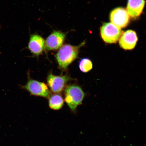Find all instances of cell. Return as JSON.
<instances>
[{"mask_svg":"<svg viewBox=\"0 0 146 146\" xmlns=\"http://www.w3.org/2000/svg\"><path fill=\"white\" fill-rule=\"evenodd\" d=\"M85 41L78 46L66 44L60 47L56 58L60 68L65 69L78 57L80 48L85 44Z\"/></svg>","mask_w":146,"mask_h":146,"instance_id":"cell-1","label":"cell"},{"mask_svg":"<svg viewBox=\"0 0 146 146\" xmlns=\"http://www.w3.org/2000/svg\"><path fill=\"white\" fill-rule=\"evenodd\" d=\"M65 95L66 103L71 110L74 111L78 106L81 104L85 94L80 87L71 85L66 88Z\"/></svg>","mask_w":146,"mask_h":146,"instance_id":"cell-2","label":"cell"},{"mask_svg":"<svg viewBox=\"0 0 146 146\" xmlns=\"http://www.w3.org/2000/svg\"><path fill=\"white\" fill-rule=\"evenodd\" d=\"M122 34L121 29L112 23H105L100 28L102 39L107 43L117 42Z\"/></svg>","mask_w":146,"mask_h":146,"instance_id":"cell-3","label":"cell"},{"mask_svg":"<svg viewBox=\"0 0 146 146\" xmlns=\"http://www.w3.org/2000/svg\"><path fill=\"white\" fill-rule=\"evenodd\" d=\"M21 88L28 91L32 95L48 98L50 92L47 85L44 83L28 78L26 84L21 86Z\"/></svg>","mask_w":146,"mask_h":146,"instance_id":"cell-4","label":"cell"},{"mask_svg":"<svg viewBox=\"0 0 146 146\" xmlns=\"http://www.w3.org/2000/svg\"><path fill=\"white\" fill-rule=\"evenodd\" d=\"M129 19L127 11L123 8L115 9L110 14L111 23L120 29L126 27L129 22Z\"/></svg>","mask_w":146,"mask_h":146,"instance_id":"cell-5","label":"cell"},{"mask_svg":"<svg viewBox=\"0 0 146 146\" xmlns=\"http://www.w3.org/2000/svg\"><path fill=\"white\" fill-rule=\"evenodd\" d=\"M65 37L64 33L54 30L47 38L45 42V48L48 51L58 50L62 45Z\"/></svg>","mask_w":146,"mask_h":146,"instance_id":"cell-6","label":"cell"},{"mask_svg":"<svg viewBox=\"0 0 146 146\" xmlns=\"http://www.w3.org/2000/svg\"><path fill=\"white\" fill-rule=\"evenodd\" d=\"M70 78L66 76H56L50 74L47 77V82L51 91L58 94L63 91Z\"/></svg>","mask_w":146,"mask_h":146,"instance_id":"cell-7","label":"cell"},{"mask_svg":"<svg viewBox=\"0 0 146 146\" xmlns=\"http://www.w3.org/2000/svg\"><path fill=\"white\" fill-rule=\"evenodd\" d=\"M138 40L136 33L129 30L122 34L119 39V44L125 50H131L135 48Z\"/></svg>","mask_w":146,"mask_h":146,"instance_id":"cell-8","label":"cell"},{"mask_svg":"<svg viewBox=\"0 0 146 146\" xmlns=\"http://www.w3.org/2000/svg\"><path fill=\"white\" fill-rule=\"evenodd\" d=\"M45 47V41L41 36L37 34L30 36L27 48L34 55L38 56L43 52Z\"/></svg>","mask_w":146,"mask_h":146,"instance_id":"cell-9","label":"cell"},{"mask_svg":"<svg viewBox=\"0 0 146 146\" xmlns=\"http://www.w3.org/2000/svg\"><path fill=\"white\" fill-rule=\"evenodd\" d=\"M145 3V0H128L127 11L133 19L139 18L143 12Z\"/></svg>","mask_w":146,"mask_h":146,"instance_id":"cell-10","label":"cell"},{"mask_svg":"<svg viewBox=\"0 0 146 146\" xmlns=\"http://www.w3.org/2000/svg\"><path fill=\"white\" fill-rule=\"evenodd\" d=\"M64 102L62 97L59 94H54L49 98V106L51 109L54 110L61 109L63 107Z\"/></svg>","mask_w":146,"mask_h":146,"instance_id":"cell-11","label":"cell"},{"mask_svg":"<svg viewBox=\"0 0 146 146\" xmlns=\"http://www.w3.org/2000/svg\"><path fill=\"white\" fill-rule=\"evenodd\" d=\"M79 66L80 70L82 72H88L92 68V62L88 58H83L80 62Z\"/></svg>","mask_w":146,"mask_h":146,"instance_id":"cell-12","label":"cell"}]
</instances>
